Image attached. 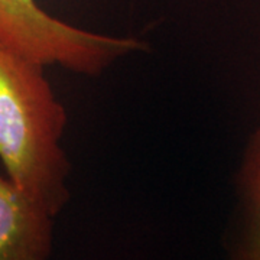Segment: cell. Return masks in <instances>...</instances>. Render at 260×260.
<instances>
[{
  "instance_id": "2",
  "label": "cell",
  "mask_w": 260,
  "mask_h": 260,
  "mask_svg": "<svg viewBox=\"0 0 260 260\" xmlns=\"http://www.w3.org/2000/svg\"><path fill=\"white\" fill-rule=\"evenodd\" d=\"M0 41L38 64L97 77L145 51L135 37H116L71 25L49 15L37 0H0Z\"/></svg>"
},
{
  "instance_id": "1",
  "label": "cell",
  "mask_w": 260,
  "mask_h": 260,
  "mask_svg": "<svg viewBox=\"0 0 260 260\" xmlns=\"http://www.w3.org/2000/svg\"><path fill=\"white\" fill-rule=\"evenodd\" d=\"M44 70L0 41V162L13 185L56 217L70 201L68 117Z\"/></svg>"
},
{
  "instance_id": "4",
  "label": "cell",
  "mask_w": 260,
  "mask_h": 260,
  "mask_svg": "<svg viewBox=\"0 0 260 260\" xmlns=\"http://www.w3.org/2000/svg\"><path fill=\"white\" fill-rule=\"evenodd\" d=\"M227 260H260V123L236 175L234 204L224 234Z\"/></svg>"
},
{
  "instance_id": "3",
  "label": "cell",
  "mask_w": 260,
  "mask_h": 260,
  "mask_svg": "<svg viewBox=\"0 0 260 260\" xmlns=\"http://www.w3.org/2000/svg\"><path fill=\"white\" fill-rule=\"evenodd\" d=\"M55 217L0 174V260H49Z\"/></svg>"
}]
</instances>
